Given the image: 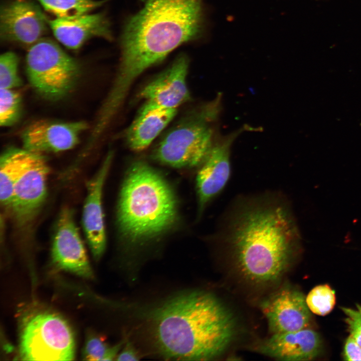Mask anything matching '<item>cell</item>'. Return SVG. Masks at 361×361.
I'll return each mask as SVG.
<instances>
[{"label": "cell", "mask_w": 361, "mask_h": 361, "mask_svg": "<svg viewBox=\"0 0 361 361\" xmlns=\"http://www.w3.org/2000/svg\"><path fill=\"white\" fill-rule=\"evenodd\" d=\"M217 100L186 117L169 130L154 148L153 158L174 167L201 164L214 145L211 122L218 114Z\"/></svg>", "instance_id": "obj_5"}, {"label": "cell", "mask_w": 361, "mask_h": 361, "mask_svg": "<svg viewBox=\"0 0 361 361\" xmlns=\"http://www.w3.org/2000/svg\"><path fill=\"white\" fill-rule=\"evenodd\" d=\"M87 127V123L83 121H35L22 132L23 147L40 154L66 151L78 144L81 135Z\"/></svg>", "instance_id": "obj_12"}, {"label": "cell", "mask_w": 361, "mask_h": 361, "mask_svg": "<svg viewBox=\"0 0 361 361\" xmlns=\"http://www.w3.org/2000/svg\"><path fill=\"white\" fill-rule=\"evenodd\" d=\"M48 22L56 39L70 49H79L93 37L112 40L110 24L104 13H87L74 18H56Z\"/></svg>", "instance_id": "obj_17"}, {"label": "cell", "mask_w": 361, "mask_h": 361, "mask_svg": "<svg viewBox=\"0 0 361 361\" xmlns=\"http://www.w3.org/2000/svg\"><path fill=\"white\" fill-rule=\"evenodd\" d=\"M121 234L131 243L153 239L176 221V197L167 181L143 161L131 165L122 184L117 207Z\"/></svg>", "instance_id": "obj_4"}, {"label": "cell", "mask_w": 361, "mask_h": 361, "mask_svg": "<svg viewBox=\"0 0 361 361\" xmlns=\"http://www.w3.org/2000/svg\"><path fill=\"white\" fill-rule=\"evenodd\" d=\"M45 10L58 19H71L101 6L105 0H37Z\"/></svg>", "instance_id": "obj_20"}, {"label": "cell", "mask_w": 361, "mask_h": 361, "mask_svg": "<svg viewBox=\"0 0 361 361\" xmlns=\"http://www.w3.org/2000/svg\"><path fill=\"white\" fill-rule=\"evenodd\" d=\"M204 25L202 0H147L124 27L109 98L122 103L140 74L178 46L198 39Z\"/></svg>", "instance_id": "obj_2"}, {"label": "cell", "mask_w": 361, "mask_h": 361, "mask_svg": "<svg viewBox=\"0 0 361 361\" xmlns=\"http://www.w3.org/2000/svg\"><path fill=\"white\" fill-rule=\"evenodd\" d=\"M19 59L12 52H7L0 57V88L14 89L22 85L18 72Z\"/></svg>", "instance_id": "obj_24"}, {"label": "cell", "mask_w": 361, "mask_h": 361, "mask_svg": "<svg viewBox=\"0 0 361 361\" xmlns=\"http://www.w3.org/2000/svg\"><path fill=\"white\" fill-rule=\"evenodd\" d=\"M242 128L214 144L201 164L196 179L200 215L209 202L223 190L229 179L231 147L234 140L243 131Z\"/></svg>", "instance_id": "obj_14"}, {"label": "cell", "mask_w": 361, "mask_h": 361, "mask_svg": "<svg viewBox=\"0 0 361 361\" xmlns=\"http://www.w3.org/2000/svg\"><path fill=\"white\" fill-rule=\"evenodd\" d=\"M341 308L345 315V321L350 335L361 346V306L357 304L355 308Z\"/></svg>", "instance_id": "obj_25"}, {"label": "cell", "mask_w": 361, "mask_h": 361, "mask_svg": "<svg viewBox=\"0 0 361 361\" xmlns=\"http://www.w3.org/2000/svg\"><path fill=\"white\" fill-rule=\"evenodd\" d=\"M310 311L319 315H325L333 309L335 303L334 291L327 285H320L313 288L306 298Z\"/></svg>", "instance_id": "obj_23"}, {"label": "cell", "mask_w": 361, "mask_h": 361, "mask_svg": "<svg viewBox=\"0 0 361 361\" xmlns=\"http://www.w3.org/2000/svg\"><path fill=\"white\" fill-rule=\"evenodd\" d=\"M109 152L95 175L88 182L82 216L83 226L89 245L96 260L99 259L106 246L102 198L103 185L112 160Z\"/></svg>", "instance_id": "obj_15"}, {"label": "cell", "mask_w": 361, "mask_h": 361, "mask_svg": "<svg viewBox=\"0 0 361 361\" xmlns=\"http://www.w3.org/2000/svg\"><path fill=\"white\" fill-rule=\"evenodd\" d=\"M49 168L42 154L32 152L14 187L10 208L19 222L28 223L36 215L47 194Z\"/></svg>", "instance_id": "obj_9"}, {"label": "cell", "mask_w": 361, "mask_h": 361, "mask_svg": "<svg viewBox=\"0 0 361 361\" xmlns=\"http://www.w3.org/2000/svg\"><path fill=\"white\" fill-rule=\"evenodd\" d=\"M52 260L60 269L92 279L93 272L72 213L63 210L58 218L52 246Z\"/></svg>", "instance_id": "obj_11"}, {"label": "cell", "mask_w": 361, "mask_h": 361, "mask_svg": "<svg viewBox=\"0 0 361 361\" xmlns=\"http://www.w3.org/2000/svg\"><path fill=\"white\" fill-rule=\"evenodd\" d=\"M176 113L177 109H160L138 113L126 132V140L129 147L135 151L146 148Z\"/></svg>", "instance_id": "obj_18"}, {"label": "cell", "mask_w": 361, "mask_h": 361, "mask_svg": "<svg viewBox=\"0 0 361 361\" xmlns=\"http://www.w3.org/2000/svg\"><path fill=\"white\" fill-rule=\"evenodd\" d=\"M232 215L224 240L241 274L255 283L277 280L299 235L288 207L272 198L245 201Z\"/></svg>", "instance_id": "obj_3"}, {"label": "cell", "mask_w": 361, "mask_h": 361, "mask_svg": "<svg viewBox=\"0 0 361 361\" xmlns=\"http://www.w3.org/2000/svg\"><path fill=\"white\" fill-rule=\"evenodd\" d=\"M26 71L35 91L52 101L68 95L76 86L80 74V66L74 58L55 42L44 38L28 50Z\"/></svg>", "instance_id": "obj_6"}, {"label": "cell", "mask_w": 361, "mask_h": 361, "mask_svg": "<svg viewBox=\"0 0 361 361\" xmlns=\"http://www.w3.org/2000/svg\"><path fill=\"white\" fill-rule=\"evenodd\" d=\"M48 20L34 3L13 1L1 7V38L4 41L33 45L45 33Z\"/></svg>", "instance_id": "obj_10"}, {"label": "cell", "mask_w": 361, "mask_h": 361, "mask_svg": "<svg viewBox=\"0 0 361 361\" xmlns=\"http://www.w3.org/2000/svg\"><path fill=\"white\" fill-rule=\"evenodd\" d=\"M127 304L147 323L156 352L164 359H212L235 335L232 313L208 292H182L147 307Z\"/></svg>", "instance_id": "obj_1"}, {"label": "cell", "mask_w": 361, "mask_h": 361, "mask_svg": "<svg viewBox=\"0 0 361 361\" xmlns=\"http://www.w3.org/2000/svg\"><path fill=\"white\" fill-rule=\"evenodd\" d=\"M140 356L132 343L126 338L125 342L117 355V360H138Z\"/></svg>", "instance_id": "obj_27"}, {"label": "cell", "mask_w": 361, "mask_h": 361, "mask_svg": "<svg viewBox=\"0 0 361 361\" xmlns=\"http://www.w3.org/2000/svg\"><path fill=\"white\" fill-rule=\"evenodd\" d=\"M261 353L281 360H309L320 353L321 341L314 330H299L272 334L258 346Z\"/></svg>", "instance_id": "obj_16"}, {"label": "cell", "mask_w": 361, "mask_h": 361, "mask_svg": "<svg viewBox=\"0 0 361 361\" xmlns=\"http://www.w3.org/2000/svg\"><path fill=\"white\" fill-rule=\"evenodd\" d=\"M125 339L110 346L97 335L90 334L87 338L83 351V357L87 360H112L116 358Z\"/></svg>", "instance_id": "obj_21"}, {"label": "cell", "mask_w": 361, "mask_h": 361, "mask_svg": "<svg viewBox=\"0 0 361 361\" xmlns=\"http://www.w3.org/2000/svg\"><path fill=\"white\" fill-rule=\"evenodd\" d=\"M31 151L23 147L6 149L0 159V199L1 203L10 208L14 187L25 167Z\"/></svg>", "instance_id": "obj_19"}, {"label": "cell", "mask_w": 361, "mask_h": 361, "mask_svg": "<svg viewBox=\"0 0 361 361\" xmlns=\"http://www.w3.org/2000/svg\"><path fill=\"white\" fill-rule=\"evenodd\" d=\"M19 350L20 357L24 360H72L75 354L74 334L60 316L38 313L24 325Z\"/></svg>", "instance_id": "obj_7"}, {"label": "cell", "mask_w": 361, "mask_h": 361, "mask_svg": "<svg viewBox=\"0 0 361 361\" xmlns=\"http://www.w3.org/2000/svg\"><path fill=\"white\" fill-rule=\"evenodd\" d=\"M189 65L188 57L180 54L145 85L140 93L145 102L139 113L177 109L188 101L191 97L187 83Z\"/></svg>", "instance_id": "obj_8"}, {"label": "cell", "mask_w": 361, "mask_h": 361, "mask_svg": "<svg viewBox=\"0 0 361 361\" xmlns=\"http://www.w3.org/2000/svg\"><path fill=\"white\" fill-rule=\"evenodd\" d=\"M343 354L345 360L361 361V346L350 335L346 339Z\"/></svg>", "instance_id": "obj_26"}, {"label": "cell", "mask_w": 361, "mask_h": 361, "mask_svg": "<svg viewBox=\"0 0 361 361\" xmlns=\"http://www.w3.org/2000/svg\"><path fill=\"white\" fill-rule=\"evenodd\" d=\"M22 112V100L20 94L13 89L1 88L0 125L11 126L20 119Z\"/></svg>", "instance_id": "obj_22"}, {"label": "cell", "mask_w": 361, "mask_h": 361, "mask_svg": "<svg viewBox=\"0 0 361 361\" xmlns=\"http://www.w3.org/2000/svg\"><path fill=\"white\" fill-rule=\"evenodd\" d=\"M261 308L272 334L295 331L309 325L310 314L306 299L295 289L280 290L264 300Z\"/></svg>", "instance_id": "obj_13"}]
</instances>
